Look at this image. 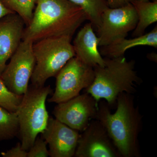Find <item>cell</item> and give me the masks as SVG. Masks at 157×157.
I'll return each mask as SVG.
<instances>
[{"label": "cell", "mask_w": 157, "mask_h": 157, "mask_svg": "<svg viewBox=\"0 0 157 157\" xmlns=\"http://www.w3.org/2000/svg\"><path fill=\"white\" fill-rule=\"evenodd\" d=\"M17 114L0 106V141L10 140L19 134Z\"/></svg>", "instance_id": "17"}, {"label": "cell", "mask_w": 157, "mask_h": 157, "mask_svg": "<svg viewBox=\"0 0 157 157\" xmlns=\"http://www.w3.org/2000/svg\"><path fill=\"white\" fill-rule=\"evenodd\" d=\"M54 92L48 100L56 104L65 102L80 94L92 84L94 68L85 64L76 56L70 59L58 73Z\"/></svg>", "instance_id": "6"}, {"label": "cell", "mask_w": 157, "mask_h": 157, "mask_svg": "<svg viewBox=\"0 0 157 157\" xmlns=\"http://www.w3.org/2000/svg\"><path fill=\"white\" fill-rule=\"evenodd\" d=\"M74 156L76 157H121L107 130L97 119L79 135Z\"/></svg>", "instance_id": "10"}, {"label": "cell", "mask_w": 157, "mask_h": 157, "mask_svg": "<svg viewBox=\"0 0 157 157\" xmlns=\"http://www.w3.org/2000/svg\"><path fill=\"white\" fill-rule=\"evenodd\" d=\"M108 7L116 8L125 6L131 3L133 0H106Z\"/></svg>", "instance_id": "22"}, {"label": "cell", "mask_w": 157, "mask_h": 157, "mask_svg": "<svg viewBox=\"0 0 157 157\" xmlns=\"http://www.w3.org/2000/svg\"><path fill=\"white\" fill-rule=\"evenodd\" d=\"M42 137L49 147V156H74L79 135L78 131L71 128L61 122L49 117Z\"/></svg>", "instance_id": "11"}, {"label": "cell", "mask_w": 157, "mask_h": 157, "mask_svg": "<svg viewBox=\"0 0 157 157\" xmlns=\"http://www.w3.org/2000/svg\"><path fill=\"white\" fill-rule=\"evenodd\" d=\"M47 143L42 137H37L34 144L27 151V157H48L49 151Z\"/></svg>", "instance_id": "20"}, {"label": "cell", "mask_w": 157, "mask_h": 157, "mask_svg": "<svg viewBox=\"0 0 157 157\" xmlns=\"http://www.w3.org/2000/svg\"><path fill=\"white\" fill-rule=\"evenodd\" d=\"M52 92L50 86L29 85L15 112L19 124L21 147L28 151L39 134L45 130L49 115L46 107L47 97Z\"/></svg>", "instance_id": "4"}, {"label": "cell", "mask_w": 157, "mask_h": 157, "mask_svg": "<svg viewBox=\"0 0 157 157\" xmlns=\"http://www.w3.org/2000/svg\"><path fill=\"white\" fill-rule=\"evenodd\" d=\"M14 13L13 11L7 8L0 0V20L9 14Z\"/></svg>", "instance_id": "23"}, {"label": "cell", "mask_w": 157, "mask_h": 157, "mask_svg": "<svg viewBox=\"0 0 157 157\" xmlns=\"http://www.w3.org/2000/svg\"><path fill=\"white\" fill-rule=\"evenodd\" d=\"M70 36L49 37L33 44L35 68L31 81L37 87L45 86L46 81L55 77L67 63L76 56Z\"/></svg>", "instance_id": "5"}, {"label": "cell", "mask_w": 157, "mask_h": 157, "mask_svg": "<svg viewBox=\"0 0 157 157\" xmlns=\"http://www.w3.org/2000/svg\"><path fill=\"white\" fill-rule=\"evenodd\" d=\"M23 96L11 92L0 78V106L10 112H16L22 100Z\"/></svg>", "instance_id": "19"}, {"label": "cell", "mask_w": 157, "mask_h": 157, "mask_svg": "<svg viewBox=\"0 0 157 157\" xmlns=\"http://www.w3.org/2000/svg\"><path fill=\"white\" fill-rule=\"evenodd\" d=\"M98 103L86 92L72 99L57 104L54 108L55 118L71 128L82 132L91 120L95 119Z\"/></svg>", "instance_id": "9"}, {"label": "cell", "mask_w": 157, "mask_h": 157, "mask_svg": "<svg viewBox=\"0 0 157 157\" xmlns=\"http://www.w3.org/2000/svg\"><path fill=\"white\" fill-rule=\"evenodd\" d=\"M131 3L135 8L138 19L132 36H139L144 34L149 26L157 22V1L141 2L133 0Z\"/></svg>", "instance_id": "15"}, {"label": "cell", "mask_w": 157, "mask_h": 157, "mask_svg": "<svg viewBox=\"0 0 157 157\" xmlns=\"http://www.w3.org/2000/svg\"><path fill=\"white\" fill-rule=\"evenodd\" d=\"M105 65L94 68V78L85 90L97 102L105 100L111 108L116 107L118 96L122 93H135L136 84L142 82L135 70V61H128L124 56L105 58Z\"/></svg>", "instance_id": "3"}, {"label": "cell", "mask_w": 157, "mask_h": 157, "mask_svg": "<svg viewBox=\"0 0 157 157\" xmlns=\"http://www.w3.org/2000/svg\"><path fill=\"white\" fill-rule=\"evenodd\" d=\"M116 110L112 113L105 100L98 102L95 119L107 130L121 157H141L139 135L142 131L143 116L135 106L132 94L122 93L118 96Z\"/></svg>", "instance_id": "1"}, {"label": "cell", "mask_w": 157, "mask_h": 157, "mask_svg": "<svg viewBox=\"0 0 157 157\" xmlns=\"http://www.w3.org/2000/svg\"><path fill=\"white\" fill-rule=\"evenodd\" d=\"M137 1H141V2H148L149 0H137Z\"/></svg>", "instance_id": "24"}, {"label": "cell", "mask_w": 157, "mask_h": 157, "mask_svg": "<svg viewBox=\"0 0 157 157\" xmlns=\"http://www.w3.org/2000/svg\"><path fill=\"white\" fill-rule=\"evenodd\" d=\"M3 157H27V151L21 147V144L18 142L16 146L6 152L1 153Z\"/></svg>", "instance_id": "21"}, {"label": "cell", "mask_w": 157, "mask_h": 157, "mask_svg": "<svg viewBox=\"0 0 157 157\" xmlns=\"http://www.w3.org/2000/svg\"><path fill=\"white\" fill-rule=\"evenodd\" d=\"M141 45H147L157 48V26L150 32L142 36L135 37L133 39L124 38L109 45L101 47L100 52L101 55L105 58H114L124 56L125 52L129 48Z\"/></svg>", "instance_id": "14"}, {"label": "cell", "mask_w": 157, "mask_h": 157, "mask_svg": "<svg viewBox=\"0 0 157 157\" xmlns=\"http://www.w3.org/2000/svg\"><path fill=\"white\" fill-rule=\"evenodd\" d=\"M1 1L7 8L22 18L26 26L30 23L36 6V0Z\"/></svg>", "instance_id": "18"}, {"label": "cell", "mask_w": 157, "mask_h": 157, "mask_svg": "<svg viewBox=\"0 0 157 157\" xmlns=\"http://www.w3.org/2000/svg\"><path fill=\"white\" fill-rule=\"evenodd\" d=\"M80 7L84 11L86 20L89 21L94 29H98L101 25V15L108 8L106 0H69Z\"/></svg>", "instance_id": "16"}, {"label": "cell", "mask_w": 157, "mask_h": 157, "mask_svg": "<svg viewBox=\"0 0 157 157\" xmlns=\"http://www.w3.org/2000/svg\"><path fill=\"white\" fill-rule=\"evenodd\" d=\"M33 43L23 41L7 64L0 78L11 92L23 96L27 90L35 68Z\"/></svg>", "instance_id": "7"}, {"label": "cell", "mask_w": 157, "mask_h": 157, "mask_svg": "<svg viewBox=\"0 0 157 157\" xmlns=\"http://www.w3.org/2000/svg\"><path fill=\"white\" fill-rule=\"evenodd\" d=\"M86 17L79 6L69 0H36L31 22L23 41L32 43L49 37L73 36Z\"/></svg>", "instance_id": "2"}, {"label": "cell", "mask_w": 157, "mask_h": 157, "mask_svg": "<svg viewBox=\"0 0 157 157\" xmlns=\"http://www.w3.org/2000/svg\"><path fill=\"white\" fill-rule=\"evenodd\" d=\"M99 39L90 22L78 31L73 41L76 56L85 64L94 68L105 65V59L98 49Z\"/></svg>", "instance_id": "13"}, {"label": "cell", "mask_w": 157, "mask_h": 157, "mask_svg": "<svg viewBox=\"0 0 157 157\" xmlns=\"http://www.w3.org/2000/svg\"><path fill=\"white\" fill-rule=\"evenodd\" d=\"M101 18V25L97 30L100 47L126 38L129 32L135 29L138 21L131 3L118 8L108 7Z\"/></svg>", "instance_id": "8"}, {"label": "cell", "mask_w": 157, "mask_h": 157, "mask_svg": "<svg viewBox=\"0 0 157 157\" xmlns=\"http://www.w3.org/2000/svg\"><path fill=\"white\" fill-rule=\"evenodd\" d=\"M25 26L23 20L15 13L0 20V77L22 42Z\"/></svg>", "instance_id": "12"}]
</instances>
